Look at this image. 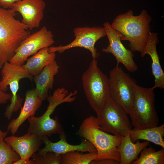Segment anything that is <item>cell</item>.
I'll return each mask as SVG.
<instances>
[{
  "label": "cell",
  "mask_w": 164,
  "mask_h": 164,
  "mask_svg": "<svg viewBox=\"0 0 164 164\" xmlns=\"http://www.w3.org/2000/svg\"><path fill=\"white\" fill-rule=\"evenodd\" d=\"M13 164H31V162L30 159L28 160L20 158Z\"/></svg>",
  "instance_id": "29"
},
{
  "label": "cell",
  "mask_w": 164,
  "mask_h": 164,
  "mask_svg": "<svg viewBox=\"0 0 164 164\" xmlns=\"http://www.w3.org/2000/svg\"><path fill=\"white\" fill-rule=\"evenodd\" d=\"M158 33L151 32L149 35L145 47L141 53V56L144 57L146 54L151 58L152 73L155 78L154 88H164V73L162 68L159 58L157 52L156 45L159 43Z\"/></svg>",
  "instance_id": "17"
},
{
  "label": "cell",
  "mask_w": 164,
  "mask_h": 164,
  "mask_svg": "<svg viewBox=\"0 0 164 164\" xmlns=\"http://www.w3.org/2000/svg\"><path fill=\"white\" fill-rule=\"evenodd\" d=\"M108 79L111 98L129 114L133 104L136 82L118 64L110 71Z\"/></svg>",
  "instance_id": "8"
},
{
  "label": "cell",
  "mask_w": 164,
  "mask_h": 164,
  "mask_svg": "<svg viewBox=\"0 0 164 164\" xmlns=\"http://www.w3.org/2000/svg\"><path fill=\"white\" fill-rule=\"evenodd\" d=\"M54 43L52 32L44 26L37 32L30 34L20 43L9 62L22 65L30 56L42 49L51 46Z\"/></svg>",
  "instance_id": "11"
},
{
  "label": "cell",
  "mask_w": 164,
  "mask_h": 164,
  "mask_svg": "<svg viewBox=\"0 0 164 164\" xmlns=\"http://www.w3.org/2000/svg\"><path fill=\"white\" fill-rule=\"evenodd\" d=\"M5 137H0V164H13L20 157L5 141Z\"/></svg>",
  "instance_id": "24"
},
{
  "label": "cell",
  "mask_w": 164,
  "mask_h": 164,
  "mask_svg": "<svg viewBox=\"0 0 164 164\" xmlns=\"http://www.w3.org/2000/svg\"><path fill=\"white\" fill-rule=\"evenodd\" d=\"M4 140L19 155L20 158L28 160L34 153L39 150L43 143L42 137L28 133L19 137L12 135L5 138Z\"/></svg>",
  "instance_id": "14"
},
{
  "label": "cell",
  "mask_w": 164,
  "mask_h": 164,
  "mask_svg": "<svg viewBox=\"0 0 164 164\" xmlns=\"http://www.w3.org/2000/svg\"><path fill=\"white\" fill-rule=\"evenodd\" d=\"M43 101L37 95L35 88L27 91L26 93L23 106L21 108L19 115L9 123L7 127L8 131L14 135L26 119L34 115L40 107Z\"/></svg>",
  "instance_id": "16"
},
{
  "label": "cell",
  "mask_w": 164,
  "mask_h": 164,
  "mask_svg": "<svg viewBox=\"0 0 164 164\" xmlns=\"http://www.w3.org/2000/svg\"><path fill=\"white\" fill-rule=\"evenodd\" d=\"M140 156L131 164H164V148L156 151L152 147H146L140 152Z\"/></svg>",
  "instance_id": "22"
},
{
  "label": "cell",
  "mask_w": 164,
  "mask_h": 164,
  "mask_svg": "<svg viewBox=\"0 0 164 164\" xmlns=\"http://www.w3.org/2000/svg\"><path fill=\"white\" fill-rule=\"evenodd\" d=\"M56 57L55 53L50 52L48 47L45 48L28 58L22 66L31 75L34 77L45 66L54 61Z\"/></svg>",
  "instance_id": "20"
},
{
  "label": "cell",
  "mask_w": 164,
  "mask_h": 164,
  "mask_svg": "<svg viewBox=\"0 0 164 164\" xmlns=\"http://www.w3.org/2000/svg\"><path fill=\"white\" fill-rule=\"evenodd\" d=\"M129 137L134 142L144 140L154 143L164 148V124L143 129L134 128L129 132Z\"/></svg>",
  "instance_id": "21"
},
{
  "label": "cell",
  "mask_w": 164,
  "mask_h": 164,
  "mask_svg": "<svg viewBox=\"0 0 164 164\" xmlns=\"http://www.w3.org/2000/svg\"><path fill=\"white\" fill-rule=\"evenodd\" d=\"M128 114L111 98L96 117L101 129L113 135L125 136L129 133L131 125Z\"/></svg>",
  "instance_id": "9"
},
{
  "label": "cell",
  "mask_w": 164,
  "mask_h": 164,
  "mask_svg": "<svg viewBox=\"0 0 164 164\" xmlns=\"http://www.w3.org/2000/svg\"><path fill=\"white\" fill-rule=\"evenodd\" d=\"M1 69L2 79L0 81V88L6 92L9 86L12 95L10 104L6 108L4 113L5 117L9 120L12 114L21 108L23 99L17 94L20 80L22 79L27 78L32 81L33 77L22 65L9 62L5 63Z\"/></svg>",
  "instance_id": "7"
},
{
  "label": "cell",
  "mask_w": 164,
  "mask_h": 164,
  "mask_svg": "<svg viewBox=\"0 0 164 164\" xmlns=\"http://www.w3.org/2000/svg\"><path fill=\"white\" fill-rule=\"evenodd\" d=\"M103 27L109 44L105 48H103L102 51L112 54L115 57L117 64L122 63L128 71L133 72L136 71L138 67L134 60L133 52L124 46L119 34L109 22H104Z\"/></svg>",
  "instance_id": "12"
},
{
  "label": "cell",
  "mask_w": 164,
  "mask_h": 164,
  "mask_svg": "<svg viewBox=\"0 0 164 164\" xmlns=\"http://www.w3.org/2000/svg\"><path fill=\"white\" fill-rule=\"evenodd\" d=\"M90 164H120V162L111 159H105L98 160H94Z\"/></svg>",
  "instance_id": "26"
},
{
  "label": "cell",
  "mask_w": 164,
  "mask_h": 164,
  "mask_svg": "<svg viewBox=\"0 0 164 164\" xmlns=\"http://www.w3.org/2000/svg\"><path fill=\"white\" fill-rule=\"evenodd\" d=\"M60 66L54 61L45 66L39 73L34 77L35 91L38 97L43 101L46 99L49 91L53 87L54 77L58 72Z\"/></svg>",
  "instance_id": "18"
},
{
  "label": "cell",
  "mask_w": 164,
  "mask_h": 164,
  "mask_svg": "<svg viewBox=\"0 0 164 164\" xmlns=\"http://www.w3.org/2000/svg\"><path fill=\"white\" fill-rule=\"evenodd\" d=\"M78 134L95 147L97 151L95 160L111 159L120 162L118 148L122 136L102 130L96 117L90 116L84 119L80 126Z\"/></svg>",
  "instance_id": "4"
},
{
  "label": "cell",
  "mask_w": 164,
  "mask_h": 164,
  "mask_svg": "<svg viewBox=\"0 0 164 164\" xmlns=\"http://www.w3.org/2000/svg\"><path fill=\"white\" fill-rule=\"evenodd\" d=\"M20 0H0V6L6 9H11L14 4Z\"/></svg>",
  "instance_id": "27"
},
{
  "label": "cell",
  "mask_w": 164,
  "mask_h": 164,
  "mask_svg": "<svg viewBox=\"0 0 164 164\" xmlns=\"http://www.w3.org/2000/svg\"><path fill=\"white\" fill-rule=\"evenodd\" d=\"M84 92L91 107L97 114L111 98L108 78L93 59L82 77Z\"/></svg>",
  "instance_id": "5"
},
{
  "label": "cell",
  "mask_w": 164,
  "mask_h": 164,
  "mask_svg": "<svg viewBox=\"0 0 164 164\" xmlns=\"http://www.w3.org/2000/svg\"><path fill=\"white\" fill-rule=\"evenodd\" d=\"M12 96L11 94L3 91L0 87V104L6 103L8 100H10Z\"/></svg>",
  "instance_id": "28"
},
{
  "label": "cell",
  "mask_w": 164,
  "mask_h": 164,
  "mask_svg": "<svg viewBox=\"0 0 164 164\" xmlns=\"http://www.w3.org/2000/svg\"><path fill=\"white\" fill-rule=\"evenodd\" d=\"M11 9L0 6V69L9 62L20 43L30 34Z\"/></svg>",
  "instance_id": "3"
},
{
  "label": "cell",
  "mask_w": 164,
  "mask_h": 164,
  "mask_svg": "<svg viewBox=\"0 0 164 164\" xmlns=\"http://www.w3.org/2000/svg\"><path fill=\"white\" fill-rule=\"evenodd\" d=\"M30 159L31 164H61V155L52 152L43 154L35 153Z\"/></svg>",
  "instance_id": "25"
},
{
  "label": "cell",
  "mask_w": 164,
  "mask_h": 164,
  "mask_svg": "<svg viewBox=\"0 0 164 164\" xmlns=\"http://www.w3.org/2000/svg\"><path fill=\"white\" fill-rule=\"evenodd\" d=\"M154 89L153 87L135 85L133 104L129 114L134 128L143 129L158 125L159 119L154 104Z\"/></svg>",
  "instance_id": "6"
},
{
  "label": "cell",
  "mask_w": 164,
  "mask_h": 164,
  "mask_svg": "<svg viewBox=\"0 0 164 164\" xmlns=\"http://www.w3.org/2000/svg\"><path fill=\"white\" fill-rule=\"evenodd\" d=\"M45 7L43 0H20L14 4L11 9L21 15V22L31 30L39 26Z\"/></svg>",
  "instance_id": "13"
},
{
  "label": "cell",
  "mask_w": 164,
  "mask_h": 164,
  "mask_svg": "<svg viewBox=\"0 0 164 164\" xmlns=\"http://www.w3.org/2000/svg\"><path fill=\"white\" fill-rule=\"evenodd\" d=\"M73 33L75 38L72 42L65 45L50 46L49 51L62 53L71 48L79 47L89 50L93 59H96L99 57L100 53L97 52L95 45L98 40L106 36L103 27H79L74 29Z\"/></svg>",
  "instance_id": "10"
},
{
  "label": "cell",
  "mask_w": 164,
  "mask_h": 164,
  "mask_svg": "<svg viewBox=\"0 0 164 164\" xmlns=\"http://www.w3.org/2000/svg\"><path fill=\"white\" fill-rule=\"evenodd\" d=\"M77 90L69 93L63 87L58 88L52 95L50 94L46 99L49 102L47 109L41 116L36 117L34 115L28 119L29 123L27 133H33L42 137L50 136L54 134L60 135L64 132L58 117L51 118L56 108L59 105L64 103H71L76 98Z\"/></svg>",
  "instance_id": "2"
},
{
  "label": "cell",
  "mask_w": 164,
  "mask_h": 164,
  "mask_svg": "<svg viewBox=\"0 0 164 164\" xmlns=\"http://www.w3.org/2000/svg\"><path fill=\"white\" fill-rule=\"evenodd\" d=\"M151 16L143 10L138 15L132 10L117 15L111 24L119 34L121 40L129 42L128 46L133 52L142 53L146 45L151 32Z\"/></svg>",
  "instance_id": "1"
},
{
  "label": "cell",
  "mask_w": 164,
  "mask_h": 164,
  "mask_svg": "<svg viewBox=\"0 0 164 164\" xmlns=\"http://www.w3.org/2000/svg\"><path fill=\"white\" fill-rule=\"evenodd\" d=\"M59 135L60 140L56 142L50 141L48 136H43V139L45 146L40 149L38 153L43 154L48 152H52L61 155L73 151H78L84 153H97V150L94 146L86 139H83L80 143L79 145H73L67 142L66 135L64 132Z\"/></svg>",
  "instance_id": "15"
},
{
  "label": "cell",
  "mask_w": 164,
  "mask_h": 164,
  "mask_svg": "<svg viewBox=\"0 0 164 164\" xmlns=\"http://www.w3.org/2000/svg\"><path fill=\"white\" fill-rule=\"evenodd\" d=\"M8 131H7L6 132H3L0 129V137L2 136H5L7 135L8 132Z\"/></svg>",
  "instance_id": "30"
},
{
  "label": "cell",
  "mask_w": 164,
  "mask_h": 164,
  "mask_svg": "<svg viewBox=\"0 0 164 164\" xmlns=\"http://www.w3.org/2000/svg\"><path fill=\"white\" fill-rule=\"evenodd\" d=\"M134 142L131 140L129 133L122 136L118 149L120 156V164H131L138 158V155L141 151L147 147L150 142L138 141Z\"/></svg>",
  "instance_id": "19"
},
{
  "label": "cell",
  "mask_w": 164,
  "mask_h": 164,
  "mask_svg": "<svg viewBox=\"0 0 164 164\" xmlns=\"http://www.w3.org/2000/svg\"><path fill=\"white\" fill-rule=\"evenodd\" d=\"M97 155L95 152L71 151L61 155V164H90L95 159Z\"/></svg>",
  "instance_id": "23"
}]
</instances>
